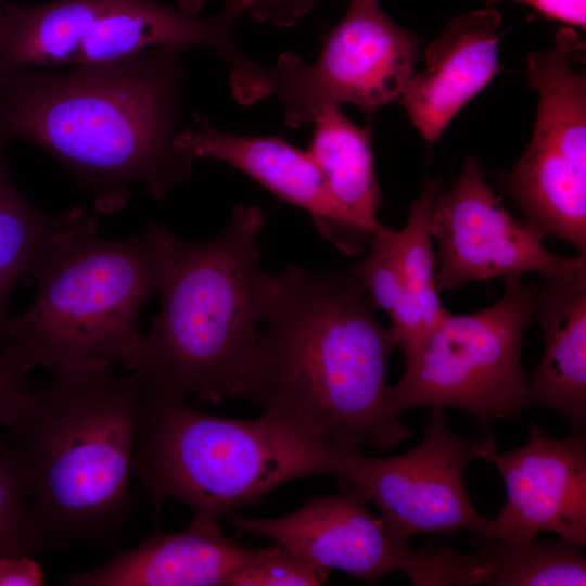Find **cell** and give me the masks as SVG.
Listing matches in <instances>:
<instances>
[{
    "label": "cell",
    "mask_w": 586,
    "mask_h": 586,
    "mask_svg": "<svg viewBox=\"0 0 586 586\" xmlns=\"http://www.w3.org/2000/svg\"><path fill=\"white\" fill-rule=\"evenodd\" d=\"M533 317L545 348L526 378V408L558 412L573 432L586 428V255L574 266L540 277Z\"/></svg>",
    "instance_id": "ac0fdd59"
},
{
    "label": "cell",
    "mask_w": 586,
    "mask_h": 586,
    "mask_svg": "<svg viewBox=\"0 0 586 586\" xmlns=\"http://www.w3.org/2000/svg\"><path fill=\"white\" fill-rule=\"evenodd\" d=\"M259 548L240 545L218 521L194 515L177 533L153 534L103 565L69 574V586H229Z\"/></svg>",
    "instance_id": "e0dca14e"
},
{
    "label": "cell",
    "mask_w": 586,
    "mask_h": 586,
    "mask_svg": "<svg viewBox=\"0 0 586 586\" xmlns=\"http://www.w3.org/2000/svg\"><path fill=\"white\" fill-rule=\"evenodd\" d=\"M186 50L156 47L56 75H0V143L21 138L50 153L102 213L123 209L133 184L164 198L189 180L195 161L177 144Z\"/></svg>",
    "instance_id": "6da1fadb"
},
{
    "label": "cell",
    "mask_w": 586,
    "mask_h": 586,
    "mask_svg": "<svg viewBox=\"0 0 586 586\" xmlns=\"http://www.w3.org/2000/svg\"><path fill=\"white\" fill-rule=\"evenodd\" d=\"M444 408H431L420 444L403 455L373 458L342 451L341 488L373 504L394 535L481 533L488 519L473 506L464 483L468 464L496 448L493 436L456 435Z\"/></svg>",
    "instance_id": "30bf717a"
},
{
    "label": "cell",
    "mask_w": 586,
    "mask_h": 586,
    "mask_svg": "<svg viewBox=\"0 0 586 586\" xmlns=\"http://www.w3.org/2000/svg\"><path fill=\"white\" fill-rule=\"evenodd\" d=\"M196 130L179 131L177 144L194 160L227 163L277 198L307 212L318 232L345 255L361 252L307 151L275 136L246 137L214 128L192 113Z\"/></svg>",
    "instance_id": "2e32d148"
},
{
    "label": "cell",
    "mask_w": 586,
    "mask_h": 586,
    "mask_svg": "<svg viewBox=\"0 0 586 586\" xmlns=\"http://www.w3.org/2000/svg\"><path fill=\"white\" fill-rule=\"evenodd\" d=\"M473 542L475 551L457 553L456 585H586V558L571 540H511L474 534Z\"/></svg>",
    "instance_id": "7402d4cb"
},
{
    "label": "cell",
    "mask_w": 586,
    "mask_h": 586,
    "mask_svg": "<svg viewBox=\"0 0 586 586\" xmlns=\"http://www.w3.org/2000/svg\"><path fill=\"white\" fill-rule=\"evenodd\" d=\"M3 13H4V4L2 3V0H0V34H1L2 24H3Z\"/></svg>",
    "instance_id": "1f68e13d"
},
{
    "label": "cell",
    "mask_w": 586,
    "mask_h": 586,
    "mask_svg": "<svg viewBox=\"0 0 586 586\" xmlns=\"http://www.w3.org/2000/svg\"><path fill=\"white\" fill-rule=\"evenodd\" d=\"M0 143V349L8 343V305L15 285L35 282L58 243L87 216L85 207L50 215L31 204L12 180Z\"/></svg>",
    "instance_id": "44dd1931"
},
{
    "label": "cell",
    "mask_w": 586,
    "mask_h": 586,
    "mask_svg": "<svg viewBox=\"0 0 586 586\" xmlns=\"http://www.w3.org/2000/svg\"><path fill=\"white\" fill-rule=\"evenodd\" d=\"M441 182L428 178L421 194L410 205L405 227L397 230L398 258L410 298L426 334L446 313L436 285L437 262L431 218Z\"/></svg>",
    "instance_id": "cb8c5ba5"
},
{
    "label": "cell",
    "mask_w": 586,
    "mask_h": 586,
    "mask_svg": "<svg viewBox=\"0 0 586 586\" xmlns=\"http://www.w3.org/2000/svg\"><path fill=\"white\" fill-rule=\"evenodd\" d=\"M586 44L570 27L528 56L537 92L530 143L502 181L523 221L544 239L558 238L586 255Z\"/></svg>",
    "instance_id": "ba28073f"
},
{
    "label": "cell",
    "mask_w": 586,
    "mask_h": 586,
    "mask_svg": "<svg viewBox=\"0 0 586 586\" xmlns=\"http://www.w3.org/2000/svg\"><path fill=\"white\" fill-rule=\"evenodd\" d=\"M98 230L90 214L66 234L36 275L31 305L9 319L7 345L29 370L142 366L137 319L156 290L154 254L143 233L105 240Z\"/></svg>",
    "instance_id": "8992f818"
},
{
    "label": "cell",
    "mask_w": 586,
    "mask_h": 586,
    "mask_svg": "<svg viewBox=\"0 0 586 586\" xmlns=\"http://www.w3.org/2000/svg\"><path fill=\"white\" fill-rule=\"evenodd\" d=\"M226 518L238 534L271 538L311 564L342 571L369 584L386 574L405 572L417 552L346 488L313 497L297 510L278 518L234 513Z\"/></svg>",
    "instance_id": "4fadbf2b"
},
{
    "label": "cell",
    "mask_w": 586,
    "mask_h": 586,
    "mask_svg": "<svg viewBox=\"0 0 586 586\" xmlns=\"http://www.w3.org/2000/svg\"><path fill=\"white\" fill-rule=\"evenodd\" d=\"M207 0H178L180 9L196 13L205 3Z\"/></svg>",
    "instance_id": "4dcf8cb0"
},
{
    "label": "cell",
    "mask_w": 586,
    "mask_h": 586,
    "mask_svg": "<svg viewBox=\"0 0 586 586\" xmlns=\"http://www.w3.org/2000/svg\"><path fill=\"white\" fill-rule=\"evenodd\" d=\"M144 393L133 371L56 370L7 429L43 548L109 544L130 520Z\"/></svg>",
    "instance_id": "277c9868"
},
{
    "label": "cell",
    "mask_w": 586,
    "mask_h": 586,
    "mask_svg": "<svg viewBox=\"0 0 586 586\" xmlns=\"http://www.w3.org/2000/svg\"><path fill=\"white\" fill-rule=\"evenodd\" d=\"M43 572L30 555H8L0 558V586H41Z\"/></svg>",
    "instance_id": "f546056e"
},
{
    "label": "cell",
    "mask_w": 586,
    "mask_h": 586,
    "mask_svg": "<svg viewBox=\"0 0 586 586\" xmlns=\"http://www.w3.org/2000/svg\"><path fill=\"white\" fill-rule=\"evenodd\" d=\"M116 0L4 4L0 75L34 66L68 65L93 24Z\"/></svg>",
    "instance_id": "ffe728a7"
},
{
    "label": "cell",
    "mask_w": 586,
    "mask_h": 586,
    "mask_svg": "<svg viewBox=\"0 0 586 586\" xmlns=\"http://www.w3.org/2000/svg\"><path fill=\"white\" fill-rule=\"evenodd\" d=\"M306 150L320 170L330 196L356 243L364 251L381 222L382 205L371 127L352 123L339 105L324 107L311 122Z\"/></svg>",
    "instance_id": "d6986e66"
},
{
    "label": "cell",
    "mask_w": 586,
    "mask_h": 586,
    "mask_svg": "<svg viewBox=\"0 0 586 586\" xmlns=\"http://www.w3.org/2000/svg\"><path fill=\"white\" fill-rule=\"evenodd\" d=\"M504 280L497 302L470 314L447 309L430 330L390 387L395 416L418 407L457 408L492 435V419L513 418L526 408L521 351L537 285L521 276Z\"/></svg>",
    "instance_id": "52a82bcc"
},
{
    "label": "cell",
    "mask_w": 586,
    "mask_h": 586,
    "mask_svg": "<svg viewBox=\"0 0 586 586\" xmlns=\"http://www.w3.org/2000/svg\"><path fill=\"white\" fill-rule=\"evenodd\" d=\"M419 39L396 25L378 0H349L317 60L280 55L267 71L271 94L290 127H301L327 106L348 103L367 115L399 98L412 75Z\"/></svg>",
    "instance_id": "9c48e42d"
},
{
    "label": "cell",
    "mask_w": 586,
    "mask_h": 586,
    "mask_svg": "<svg viewBox=\"0 0 586 586\" xmlns=\"http://www.w3.org/2000/svg\"><path fill=\"white\" fill-rule=\"evenodd\" d=\"M318 0H253L247 11L257 21L290 27L314 9Z\"/></svg>",
    "instance_id": "83f0119b"
},
{
    "label": "cell",
    "mask_w": 586,
    "mask_h": 586,
    "mask_svg": "<svg viewBox=\"0 0 586 586\" xmlns=\"http://www.w3.org/2000/svg\"><path fill=\"white\" fill-rule=\"evenodd\" d=\"M29 371L13 347L0 349V432L15 422L31 396Z\"/></svg>",
    "instance_id": "4316f807"
},
{
    "label": "cell",
    "mask_w": 586,
    "mask_h": 586,
    "mask_svg": "<svg viewBox=\"0 0 586 586\" xmlns=\"http://www.w3.org/2000/svg\"><path fill=\"white\" fill-rule=\"evenodd\" d=\"M41 549L30 518L24 470L0 434V558L18 553L33 556Z\"/></svg>",
    "instance_id": "d4e9b609"
},
{
    "label": "cell",
    "mask_w": 586,
    "mask_h": 586,
    "mask_svg": "<svg viewBox=\"0 0 586 586\" xmlns=\"http://www.w3.org/2000/svg\"><path fill=\"white\" fill-rule=\"evenodd\" d=\"M431 231L438 245V292L474 281L565 270L585 255L562 257L544 238L515 219L485 182L480 163L468 155L450 190L434 202Z\"/></svg>",
    "instance_id": "8fae6325"
},
{
    "label": "cell",
    "mask_w": 586,
    "mask_h": 586,
    "mask_svg": "<svg viewBox=\"0 0 586 586\" xmlns=\"http://www.w3.org/2000/svg\"><path fill=\"white\" fill-rule=\"evenodd\" d=\"M264 224L258 207L239 204L205 241L146 225L161 300L133 371L146 388L211 404L249 396L271 278L259 263Z\"/></svg>",
    "instance_id": "3957f363"
},
{
    "label": "cell",
    "mask_w": 586,
    "mask_h": 586,
    "mask_svg": "<svg viewBox=\"0 0 586 586\" xmlns=\"http://www.w3.org/2000/svg\"><path fill=\"white\" fill-rule=\"evenodd\" d=\"M501 474L506 501L480 534L528 539L551 532L586 545V435L548 436L531 422L525 444L514 450H486L482 458Z\"/></svg>",
    "instance_id": "7c38bea8"
},
{
    "label": "cell",
    "mask_w": 586,
    "mask_h": 586,
    "mask_svg": "<svg viewBox=\"0 0 586 586\" xmlns=\"http://www.w3.org/2000/svg\"><path fill=\"white\" fill-rule=\"evenodd\" d=\"M365 258L351 266L371 306L384 310L392 320L397 348L410 359L426 336L402 275L397 230L380 225L369 242Z\"/></svg>",
    "instance_id": "603a6c76"
},
{
    "label": "cell",
    "mask_w": 586,
    "mask_h": 586,
    "mask_svg": "<svg viewBox=\"0 0 586 586\" xmlns=\"http://www.w3.org/2000/svg\"><path fill=\"white\" fill-rule=\"evenodd\" d=\"M501 16L481 9L454 18L425 51V68L412 74L399 101L415 128L432 144L457 113L502 69L498 61Z\"/></svg>",
    "instance_id": "9a60e30c"
},
{
    "label": "cell",
    "mask_w": 586,
    "mask_h": 586,
    "mask_svg": "<svg viewBox=\"0 0 586 586\" xmlns=\"http://www.w3.org/2000/svg\"><path fill=\"white\" fill-rule=\"evenodd\" d=\"M252 1L225 0L220 12L202 16L154 0H116L93 24L71 64L113 60L146 48H207L227 65L235 100L253 104L271 94L268 73L246 58L232 37L233 24Z\"/></svg>",
    "instance_id": "5bb4252c"
},
{
    "label": "cell",
    "mask_w": 586,
    "mask_h": 586,
    "mask_svg": "<svg viewBox=\"0 0 586 586\" xmlns=\"http://www.w3.org/2000/svg\"><path fill=\"white\" fill-rule=\"evenodd\" d=\"M144 391L132 473L156 513L173 499L219 521L289 481L342 471V451L283 411L230 419Z\"/></svg>",
    "instance_id": "5b68a950"
},
{
    "label": "cell",
    "mask_w": 586,
    "mask_h": 586,
    "mask_svg": "<svg viewBox=\"0 0 586 586\" xmlns=\"http://www.w3.org/2000/svg\"><path fill=\"white\" fill-rule=\"evenodd\" d=\"M329 576L330 570L311 564L275 543L259 548L229 586H318L326 584Z\"/></svg>",
    "instance_id": "484cf974"
},
{
    "label": "cell",
    "mask_w": 586,
    "mask_h": 586,
    "mask_svg": "<svg viewBox=\"0 0 586 586\" xmlns=\"http://www.w3.org/2000/svg\"><path fill=\"white\" fill-rule=\"evenodd\" d=\"M501 1H515L533 8L546 18L583 30L586 28V0H486L487 5Z\"/></svg>",
    "instance_id": "f1b7e54d"
},
{
    "label": "cell",
    "mask_w": 586,
    "mask_h": 586,
    "mask_svg": "<svg viewBox=\"0 0 586 586\" xmlns=\"http://www.w3.org/2000/svg\"><path fill=\"white\" fill-rule=\"evenodd\" d=\"M250 398L307 424L341 451L390 450L411 436L390 407L397 348L351 267L271 275Z\"/></svg>",
    "instance_id": "7a4b0ae2"
}]
</instances>
